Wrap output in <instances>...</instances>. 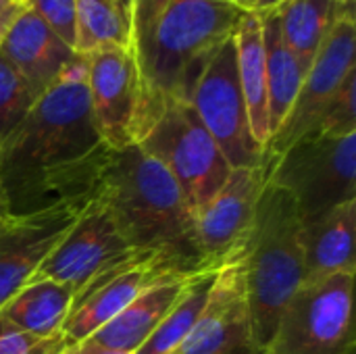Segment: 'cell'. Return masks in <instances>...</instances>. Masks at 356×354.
<instances>
[{
	"mask_svg": "<svg viewBox=\"0 0 356 354\" xmlns=\"http://www.w3.org/2000/svg\"><path fill=\"white\" fill-rule=\"evenodd\" d=\"M115 150L92 117L81 54L0 142V211L31 215L96 198Z\"/></svg>",
	"mask_w": 356,
	"mask_h": 354,
	"instance_id": "cell-1",
	"label": "cell"
},
{
	"mask_svg": "<svg viewBox=\"0 0 356 354\" xmlns=\"http://www.w3.org/2000/svg\"><path fill=\"white\" fill-rule=\"evenodd\" d=\"M242 13L234 0H169L150 38L134 54L140 71L134 144L169 102H190L198 77L234 35Z\"/></svg>",
	"mask_w": 356,
	"mask_h": 354,
	"instance_id": "cell-2",
	"label": "cell"
},
{
	"mask_svg": "<svg viewBox=\"0 0 356 354\" xmlns=\"http://www.w3.org/2000/svg\"><path fill=\"white\" fill-rule=\"evenodd\" d=\"M100 194L131 250L163 257L188 273L219 269L200 255L194 215L175 179L140 146L115 152Z\"/></svg>",
	"mask_w": 356,
	"mask_h": 354,
	"instance_id": "cell-3",
	"label": "cell"
},
{
	"mask_svg": "<svg viewBox=\"0 0 356 354\" xmlns=\"http://www.w3.org/2000/svg\"><path fill=\"white\" fill-rule=\"evenodd\" d=\"M242 261L252 340L263 351L284 307L305 282L296 202L286 190L269 182H265L259 198Z\"/></svg>",
	"mask_w": 356,
	"mask_h": 354,
	"instance_id": "cell-4",
	"label": "cell"
},
{
	"mask_svg": "<svg viewBox=\"0 0 356 354\" xmlns=\"http://www.w3.org/2000/svg\"><path fill=\"white\" fill-rule=\"evenodd\" d=\"M263 161L267 182L294 198L300 221L356 200V134H309Z\"/></svg>",
	"mask_w": 356,
	"mask_h": 354,
	"instance_id": "cell-5",
	"label": "cell"
},
{
	"mask_svg": "<svg viewBox=\"0 0 356 354\" xmlns=\"http://www.w3.org/2000/svg\"><path fill=\"white\" fill-rule=\"evenodd\" d=\"M136 146L169 171L194 217L232 171L190 102H169Z\"/></svg>",
	"mask_w": 356,
	"mask_h": 354,
	"instance_id": "cell-6",
	"label": "cell"
},
{
	"mask_svg": "<svg viewBox=\"0 0 356 354\" xmlns=\"http://www.w3.org/2000/svg\"><path fill=\"white\" fill-rule=\"evenodd\" d=\"M353 290L355 273L300 284L261 354H353Z\"/></svg>",
	"mask_w": 356,
	"mask_h": 354,
	"instance_id": "cell-7",
	"label": "cell"
},
{
	"mask_svg": "<svg viewBox=\"0 0 356 354\" xmlns=\"http://www.w3.org/2000/svg\"><path fill=\"white\" fill-rule=\"evenodd\" d=\"M175 275L192 273L175 267L163 257L138 250L113 261L75 292L60 336L67 344L94 336L144 290Z\"/></svg>",
	"mask_w": 356,
	"mask_h": 354,
	"instance_id": "cell-8",
	"label": "cell"
},
{
	"mask_svg": "<svg viewBox=\"0 0 356 354\" xmlns=\"http://www.w3.org/2000/svg\"><path fill=\"white\" fill-rule=\"evenodd\" d=\"M190 104L219 146L229 169L263 165L265 150L257 144L236 69L234 38L209 61L198 77Z\"/></svg>",
	"mask_w": 356,
	"mask_h": 354,
	"instance_id": "cell-9",
	"label": "cell"
},
{
	"mask_svg": "<svg viewBox=\"0 0 356 354\" xmlns=\"http://www.w3.org/2000/svg\"><path fill=\"white\" fill-rule=\"evenodd\" d=\"M355 52V4H348L323 38L288 117L269 138L263 156H277L313 131L325 104L338 92L342 81L356 71Z\"/></svg>",
	"mask_w": 356,
	"mask_h": 354,
	"instance_id": "cell-10",
	"label": "cell"
},
{
	"mask_svg": "<svg viewBox=\"0 0 356 354\" xmlns=\"http://www.w3.org/2000/svg\"><path fill=\"white\" fill-rule=\"evenodd\" d=\"M265 182V161L259 167L232 169L217 194L196 213V242L209 267H223L244 255Z\"/></svg>",
	"mask_w": 356,
	"mask_h": 354,
	"instance_id": "cell-11",
	"label": "cell"
},
{
	"mask_svg": "<svg viewBox=\"0 0 356 354\" xmlns=\"http://www.w3.org/2000/svg\"><path fill=\"white\" fill-rule=\"evenodd\" d=\"M86 58V83L94 125L102 142L119 152L134 144L140 104V71L127 46H102Z\"/></svg>",
	"mask_w": 356,
	"mask_h": 354,
	"instance_id": "cell-12",
	"label": "cell"
},
{
	"mask_svg": "<svg viewBox=\"0 0 356 354\" xmlns=\"http://www.w3.org/2000/svg\"><path fill=\"white\" fill-rule=\"evenodd\" d=\"M92 202L75 200L31 215L0 211V307L31 280Z\"/></svg>",
	"mask_w": 356,
	"mask_h": 354,
	"instance_id": "cell-13",
	"label": "cell"
},
{
	"mask_svg": "<svg viewBox=\"0 0 356 354\" xmlns=\"http://www.w3.org/2000/svg\"><path fill=\"white\" fill-rule=\"evenodd\" d=\"M134 252L113 219L102 194L83 211L77 223L40 263L31 280H52L75 292L113 261Z\"/></svg>",
	"mask_w": 356,
	"mask_h": 354,
	"instance_id": "cell-14",
	"label": "cell"
},
{
	"mask_svg": "<svg viewBox=\"0 0 356 354\" xmlns=\"http://www.w3.org/2000/svg\"><path fill=\"white\" fill-rule=\"evenodd\" d=\"M242 257L219 267L200 317L173 354H223L254 346Z\"/></svg>",
	"mask_w": 356,
	"mask_h": 354,
	"instance_id": "cell-15",
	"label": "cell"
},
{
	"mask_svg": "<svg viewBox=\"0 0 356 354\" xmlns=\"http://www.w3.org/2000/svg\"><path fill=\"white\" fill-rule=\"evenodd\" d=\"M0 50L40 96L75 61L77 52L65 44L29 6H21L10 19Z\"/></svg>",
	"mask_w": 356,
	"mask_h": 354,
	"instance_id": "cell-16",
	"label": "cell"
},
{
	"mask_svg": "<svg viewBox=\"0 0 356 354\" xmlns=\"http://www.w3.org/2000/svg\"><path fill=\"white\" fill-rule=\"evenodd\" d=\"M355 225L356 200L300 221L305 282H317L336 273H355Z\"/></svg>",
	"mask_w": 356,
	"mask_h": 354,
	"instance_id": "cell-17",
	"label": "cell"
},
{
	"mask_svg": "<svg viewBox=\"0 0 356 354\" xmlns=\"http://www.w3.org/2000/svg\"><path fill=\"white\" fill-rule=\"evenodd\" d=\"M196 275L198 273L175 275L144 290L117 317H113L106 325H102L94 336H90V340L113 351L134 354L159 328V323L169 315V311L175 307V303L179 300L192 277Z\"/></svg>",
	"mask_w": 356,
	"mask_h": 354,
	"instance_id": "cell-18",
	"label": "cell"
},
{
	"mask_svg": "<svg viewBox=\"0 0 356 354\" xmlns=\"http://www.w3.org/2000/svg\"><path fill=\"white\" fill-rule=\"evenodd\" d=\"M236 69L244 94L250 131L257 144L265 150L269 131V102H267V71H265V44H263V17L244 10L234 29Z\"/></svg>",
	"mask_w": 356,
	"mask_h": 354,
	"instance_id": "cell-19",
	"label": "cell"
},
{
	"mask_svg": "<svg viewBox=\"0 0 356 354\" xmlns=\"http://www.w3.org/2000/svg\"><path fill=\"white\" fill-rule=\"evenodd\" d=\"M75 290L52 280H29L0 307V328L35 336H60Z\"/></svg>",
	"mask_w": 356,
	"mask_h": 354,
	"instance_id": "cell-20",
	"label": "cell"
},
{
	"mask_svg": "<svg viewBox=\"0 0 356 354\" xmlns=\"http://www.w3.org/2000/svg\"><path fill=\"white\" fill-rule=\"evenodd\" d=\"M263 17V44H265V71H267V102H269V131L271 136L288 117L298 90L305 81L309 67L284 42L277 15Z\"/></svg>",
	"mask_w": 356,
	"mask_h": 354,
	"instance_id": "cell-21",
	"label": "cell"
},
{
	"mask_svg": "<svg viewBox=\"0 0 356 354\" xmlns=\"http://www.w3.org/2000/svg\"><path fill=\"white\" fill-rule=\"evenodd\" d=\"M348 4H355V0H286L273 13L284 42L311 67L323 38Z\"/></svg>",
	"mask_w": 356,
	"mask_h": 354,
	"instance_id": "cell-22",
	"label": "cell"
},
{
	"mask_svg": "<svg viewBox=\"0 0 356 354\" xmlns=\"http://www.w3.org/2000/svg\"><path fill=\"white\" fill-rule=\"evenodd\" d=\"M217 271L219 269H209V271H202L196 277H192V282L188 284V288L184 290V294L175 303V307L169 311V315L159 323V328L148 336V340L134 354L175 353L181 346V342L186 340V336L190 334V330L194 328L196 319L200 317V313L207 305V298L211 294Z\"/></svg>",
	"mask_w": 356,
	"mask_h": 354,
	"instance_id": "cell-23",
	"label": "cell"
},
{
	"mask_svg": "<svg viewBox=\"0 0 356 354\" xmlns=\"http://www.w3.org/2000/svg\"><path fill=\"white\" fill-rule=\"evenodd\" d=\"M102 46H129V25L119 0H75V46L88 54Z\"/></svg>",
	"mask_w": 356,
	"mask_h": 354,
	"instance_id": "cell-24",
	"label": "cell"
},
{
	"mask_svg": "<svg viewBox=\"0 0 356 354\" xmlns=\"http://www.w3.org/2000/svg\"><path fill=\"white\" fill-rule=\"evenodd\" d=\"M38 94L0 50V142L23 121Z\"/></svg>",
	"mask_w": 356,
	"mask_h": 354,
	"instance_id": "cell-25",
	"label": "cell"
},
{
	"mask_svg": "<svg viewBox=\"0 0 356 354\" xmlns=\"http://www.w3.org/2000/svg\"><path fill=\"white\" fill-rule=\"evenodd\" d=\"M355 96H356V71H353L338 92L332 96V100L325 104L323 113L319 115L315 127L311 134L319 136H348L356 134V111H355Z\"/></svg>",
	"mask_w": 356,
	"mask_h": 354,
	"instance_id": "cell-26",
	"label": "cell"
},
{
	"mask_svg": "<svg viewBox=\"0 0 356 354\" xmlns=\"http://www.w3.org/2000/svg\"><path fill=\"white\" fill-rule=\"evenodd\" d=\"M65 44L75 46V0H25Z\"/></svg>",
	"mask_w": 356,
	"mask_h": 354,
	"instance_id": "cell-27",
	"label": "cell"
},
{
	"mask_svg": "<svg viewBox=\"0 0 356 354\" xmlns=\"http://www.w3.org/2000/svg\"><path fill=\"white\" fill-rule=\"evenodd\" d=\"M169 0H131V17H129V46L136 54L146 40L150 38L161 13Z\"/></svg>",
	"mask_w": 356,
	"mask_h": 354,
	"instance_id": "cell-28",
	"label": "cell"
},
{
	"mask_svg": "<svg viewBox=\"0 0 356 354\" xmlns=\"http://www.w3.org/2000/svg\"><path fill=\"white\" fill-rule=\"evenodd\" d=\"M67 346L63 336L35 338L0 328V354H60Z\"/></svg>",
	"mask_w": 356,
	"mask_h": 354,
	"instance_id": "cell-29",
	"label": "cell"
},
{
	"mask_svg": "<svg viewBox=\"0 0 356 354\" xmlns=\"http://www.w3.org/2000/svg\"><path fill=\"white\" fill-rule=\"evenodd\" d=\"M60 354H129V353H121V351H113V348H106L94 340H81V342H75V344H67L63 348Z\"/></svg>",
	"mask_w": 356,
	"mask_h": 354,
	"instance_id": "cell-30",
	"label": "cell"
},
{
	"mask_svg": "<svg viewBox=\"0 0 356 354\" xmlns=\"http://www.w3.org/2000/svg\"><path fill=\"white\" fill-rule=\"evenodd\" d=\"M284 2H286V0H252L250 10L257 13V15H267V13L277 10Z\"/></svg>",
	"mask_w": 356,
	"mask_h": 354,
	"instance_id": "cell-31",
	"label": "cell"
},
{
	"mask_svg": "<svg viewBox=\"0 0 356 354\" xmlns=\"http://www.w3.org/2000/svg\"><path fill=\"white\" fill-rule=\"evenodd\" d=\"M19 8H21V4H15L13 0H0V21L10 19Z\"/></svg>",
	"mask_w": 356,
	"mask_h": 354,
	"instance_id": "cell-32",
	"label": "cell"
},
{
	"mask_svg": "<svg viewBox=\"0 0 356 354\" xmlns=\"http://www.w3.org/2000/svg\"><path fill=\"white\" fill-rule=\"evenodd\" d=\"M223 354H261V351H259L257 346L248 344V346H238V348H232V351H227V353H223Z\"/></svg>",
	"mask_w": 356,
	"mask_h": 354,
	"instance_id": "cell-33",
	"label": "cell"
},
{
	"mask_svg": "<svg viewBox=\"0 0 356 354\" xmlns=\"http://www.w3.org/2000/svg\"><path fill=\"white\" fill-rule=\"evenodd\" d=\"M119 6H121L123 15H125V19H127V25H129V17H131V0H119Z\"/></svg>",
	"mask_w": 356,
	"mask_h": 354,
	"instance_id": "cell-34",
	"label": "cell"
},
{
	"mask_svg": "<svg viewBox=\"0 0 356 354\" xmlns=\"http://www.w3.org/2000/svg\"><path fill=\"white\" fill-rule=\"evenodd\" d=\"M234 4H236L238 8H242V10H250L252 0H234Z\"/></svg>",
	"mask_w": 356,
	"mask_h": 354,
	"instance_id": "cell-35",
	"label": "cell"
},
{
	"mask_svg": "<svg viewBox=\"0 0 356 354\" xmlns=\"http://www.w3.org/2000/svg\"><path fill=\"white\" fill-rule=\"evenodd\" d=\"M13 17H15V15H13ZM13 17H10V19H13ZM10 19H4V21H0V46H2V38H4V31H6V27H8Z\"/></svg>",
	"mask_w": 356,
	"mask_h": 354,
	"instance_id": "cell-36",
	"label": "cell"
},
{
	"mask_svg": "<svg viewBox=\"0 0 356 354\" xmlns=\"http://www.w3.org/2000/svg\"><path fill=\"white\" fill-rule=\"evenodd\" d=\"M15 4H21V6H25V0H13Z\"/></svg>",
	"mask_w": 356,
	"mask_h": 354,
	"instance_id": "cell-37",
	"label": "cell"
}]
</instances>
